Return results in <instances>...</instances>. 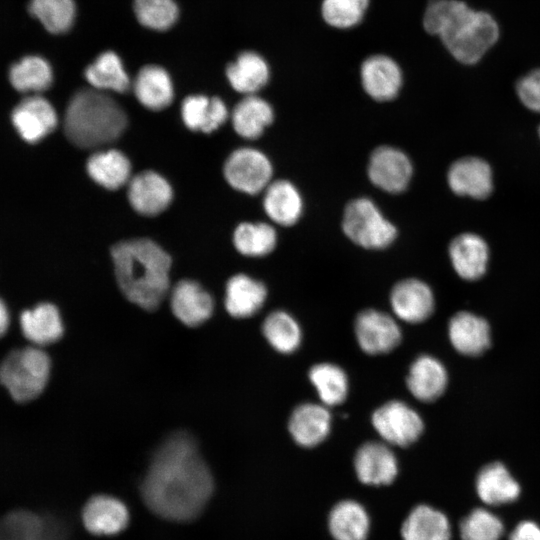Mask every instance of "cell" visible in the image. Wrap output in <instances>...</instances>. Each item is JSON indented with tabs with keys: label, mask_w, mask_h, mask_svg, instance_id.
Masks as SVG:
<instances>
[{
	"label": "cell",
	"mask_w": 540,
	"mask_h": 540,
	"mask_svg": "<svg viewBox=\"0 0 540 540\" xmlns=\"http://www.w3.org/2000/svg\"><path fill=\"white\" fill-rule=\"evenodd\" d=\"M124 109L104 91L82 89L70 99L63 120L66 137L74 145L92 149L121 136L127 126Z\"/></svg>",
	"instance_id": "4"
},
{
	"label": "cell",
	"mask_w": 540,
	"mask_h": 540,
	"mask_svg": "<svg viewBox=\"0 0 540 540\" xmlns=\"http://www.w3.org/2000/svg\"><path fill=\"white\" fill-rule=\"evenodd\" d=\"M111 258L124 296L145 310L156 309L169 290V254L151 239L137 238L115 244Z\"/></svg>",
	"instance_id": "3"
},
{
	"label": "cell",
	"mask_w": 540,
	"mask_h": 540,
	"mask_svg": "<svg viewBox=\"0 0 540 540\" xmlns=\"http://www.w3.org/2000/svg\"><path fill=\"white\" fill-rule=\"evenodd\" d=\"M269 67L257 53H241L226 69L232 88L242 94L252 95L262 89L269 80Z\"/></svg>",
	"instance_id": "34"
},
{
	"label": "cell",
	"mask_w": 540,
	"mask_h": 540,
	"mask_svg": "<svg viewBox=\"0 0 540 540\" xmlns=\"http://www.w3.org/2000/svg\"><path fill=\"white\" fill-rule=\"evenodd\" d=\"M448 374L444 365L435 357L427 354L418 356L410 365L406 386L417 400L432 402L445 391Z\"/></svg>",
	"instance_id": "21"
},
{
	"label": "cell",
	"mask_w": 540,
	"mask_h": 540,
	"mask_svg": "<svg viewBox=\"0 0 540 540\" xmlns=\"http://www.w3.org/2000/svg\"><path fill=\"white\" fill-rule=\"evenodd\" d=\"M223 173L234 189L255 195L263 192L272 181L273 166L262 151L243 147L228 156Z\"/></svg>",
	"instance_id": "9"
},
{
	"label": "cell",
	"mask_w": 540,
	"mask_h": 540,
	"mask_svg": "<svg viewBox=\"0 0 540 540\" xmlns=\"http://www.w3.org/2000/svg\"><path fill=\"white\" fill-rule=\"evenodd\" d=\"M170 304L173 314L186 326L196 327L213 312L211 295L196 281L184 279L172 289Z\"/></svg>",
	"instance_id": "18"
},
{
	"label": "cell",
	"mask_w": 540,
	"mask_h": 540,
	"mask_svg": "<svg viewBox=\"0 0 540 540\" xmlns=\"http://www.w3.org/2000/svg\"><path fill=\"white\" fill-rule=\"evenodd\" d=\"M476 491L483 503L500 506L516 501L521 488L502 463L494 462L484 466L478 473Z\"/></svg>",
	"instance_id": "26"
},
{
	"label": "cell",
	"mask_w": 540,
	"mask_h": 540,
	"mask_svg": "<svg viewBox=\"0 0 540 540\" xmlns=\"http://www.w3.org/2000/svg\"><path fill=\"white\" fill-rule=\"evenodd\" d=\"M181 116L190 130L211 133L225 123L228 110L218 97L191 95L182 102Z\"/></svg>",
	"instance_id": "31"
},
{
	"label": "cell",
	"mask_w": 540,
	"mask_h": 540,
	"mask_svg": "<svg viewBox=\"0 0 540 540\" xmlns=\"http://www.w3.org/2000/svg\"><path fill=\"white\" fill-rule=\"evenodd\" d=\"M51 369L48 355L37 346L11 351L0 364V382L10 396L23 403L35 399L47 385Z\"/></svg>",
	"instance_id": "5"
},
{
	"label": "cell",
	"mask_w": 540,
	"mask_h": 540,
	"mask_svg": "<svg viewBox=\"0 0 540 540\" xmlns=\"http://www.w3.org/2000/svg\"><path fill=\"white\" fill-rule=\"evenodd\" d=\"M273 120L274 111L271 105L255 94L241 99L231 115L235 132L249 140L259 138Z\"/></svg>",
	"instance_id": "33"
},
{
	"label": "cell",
	"mask_w": 540,
	"mask_h": 540,
	"mask_svg": "<svg viewBox=\"0 0 540 540\" xmlns=\"http://www.w3.org/2000/svg\"><path fill=\"white\" fill-rule=\"evenodd\" d=\"M308 377L325 406H337L346 400L349 381L340 366L330 362L317 363L310 368Z\"/></svg>",
	"instance_id": "36"
},
{
	"label": "cell",
	"mask_w": 540,
	"mask_h": 540,
	"mask_svg": "<svg viewBox=\"0 0 540 540\" xmlns=\"http://www.w3.org/2000/svg\"><path fill=\"white\" fill-rule=\"evenodd\" d=\"M0 540H71V527L59 512L15 508L0 516Z\"/></svg>",
	"instance_id": "7"
},
{
	"label": "cell",
	"mask_w": 540,
	"mask_h": 540,
	"mask_svg": "<svg viewBox=\"0 0 540 540\" xmlns=\"http://www.w3.org/2000/svg\"><path fill=\"white\" fill-rule=\"evenodd\" d=\"M508 540H540V526L534 521H521L514 527Z\"/></svg>",
	"instance_id": "45"
},
{
	"label": "cell",
	"mask_w": 540,
	"mask_h": 540,
	"mask_svg": "<svg viewBox=\"0 0 540 540\" xmlns=\"http://www.w3.org/2000/svg\"><path fill=\"white\" fill-rule=\"evenodd\" d=\"M266 298V286L246 274L234 275L227 282L225 307L235 318L253 316L262 308Z\"/></svg>",
	"instance_id": "27"
},
{
	"label": "cell",
	"mask_w": 540,
	"mask_h": 540,
	"mask_svg": "<svg viewBox=\"0 0 540 540\" xmlns=\"http://www.w3.org/2000/svg\"><path fill=\"white\" fill-rule=\"evenodd\" d=\"M365 92L376 101L394 99L402 86V72L388 56L374 55L367 58L360 70Z\"/></svg>",
	"instance_id": "17"
},
{
	"label": "cell",
	"mask_w": 540,
	"mask_h": 540,
	"mask_svg": "<svg viewBox=\"0 0 540 540\" xmlns=\"http://www.w3.org/2000/svg\"><path fill=\"white\" fill-rule=\"evenodd\" d=\"M354 331L361 350L369 355L386 354L401 342L402 332L397 321L376 309H365L355 319Z\"/></svg>",
	"instance_id": "11"
},
{
	"label": "cell",
	"mask_w": 540,
	"mask_h": 540,
	"mask_svg": "<svg viewBox=\"0 0 540 540\" xmlns=\"http://www.w3.org/2000/svg\"><path fill=\"white\" fill-rule=\"evenodd\" d=\"M447 181L454 193L476 199L488 197L493 189L490 166L476 157L455 161L448 170Z\"/></svg>",
	"instance_id": "19"
},
{
	"label": "cell",
	"mask_w": 540,
	"mask_h": 540,
	"mask_svg": "<svg viewBox=\"0 0 540 540\" xmlns=\"http://www.w3.org/2000/svg\"><path fill=\"white\" fill-rule=\"evenodd\" d=\"M12 123L20 136L35 143L50 134L57 126L58 116L53 105L40 95L24 98L13 110Z\"/></svg>",
	"instance_id": "14"
},
{
	"label": "cell",
	"mask_w": 540,
	"mask_h": 540,
	"mask_svg": "<svg viewBox=\"0 0 540 540\" xmlns=\"http://www.w3.org/2000/svg\"><path fill=\"white\" fill-rule=\"evenodd\" d=\"M367 175L371 183L379 189L398 194L408 187L413 166L405 152L393 146L382 145L372 151Z\"/></svg>",
	"instance_id": "10"
},
{
	"label": "cell",
	"mask_w": 540,
	"mask_h": 540,
	"mask_svg": "<svg viewBox=\"0 0 540 540\" xmlns=\"http://www.w3.org/2000/svg\"><path fill=\"white\" fill-rule=\"evenodd\" d=\"M502 520L485 508H475L459 524L462 540H500L504 534Z\"/></svg>",
	"instance_id": "41"
},
{
	"label": "cell",
	"mask_w": 540,
	"mask_h": 540,
	"mask_svg": "<svg viewBox=\"0 0 540 540\" xmlns=\"http://www.w3.org/2000/svg\"><path fill=\"white\" fill-rule=\"evenodd\" d=\"M236 250L244 256L262 257L271 253L277 245V232L264 222L240 223L233 233Z\"/></svg>",
	"instance_id": "39"
},
{
	"label": "cell",
	"mask_w": 540,
	"mask_h": 540,
	"mask_svg": "<svg viewBox=\"0 0 540 540\" xmlns=\"http://www.w3.org/2000/svg\"><path fill=\"white\" fill-rule=\"evenodd\" d=\"M328 408L322 403L311 402L294 408L288 420V430L299 446L312 448L326 440L331 430Z\"/></svg>",
	"instance_id": "16"
},
{
	"label": "cell",
	"mask_w": 540,
	"mask_h": 540,
	"mask_svg": "<svg viewBox=\"0 0 540 540\" xmlns=\"http://www.w3.org/2000/svg\"><path fill=\"white\" fill-rule=\"evenodd\" d=\"M425 30L438 36L449 53L463 64H475L499 38L494 17L461 0H430L423 16Z\"/></svg>",
	"instance_id": "2"
},
{
	"label": "cell",
	"mask_w": 540,
	"mask_h": 540,
	"mask_svg": "<svg viewBox=\"0 0 540 540\" xmlns=\"http://www.w3.org/2000/svg\"><path fill=\"white\" fill-rule=\"evenodd\" d=\"M10 317L6 304L0 298V337H2L9 327Z\"/></svg>",
	"instance_id": "46"
},
{
	"label": "cell",
	"mask_w": 540,
	"mask_h": 540,
	"mask_svg": "<svg viewBox=\"0 0 540 540\" xmlns=\"http://www.w3.org/2000/svg\"><path fill=\"white\" fill-rule=\"evenodd\" d=\"M262 332L268 343L279 353H293L301 345V327L287 311L271 312L262 324Z\"/></svg>",
	"instance_id": "38"
},
{
	"label": "cell",
	"mask_w": 540,
	"mask_h": 540,
	"mask_svg": "<svg viewBox=\"0 0 540 540\" xmlns=\"http://www.w3.org/2000/svg\"><path fill=\"white\" fill-rule=\"evenodd\" d=\"M449 257L455 272L465 280H476L486 271L489 251L486 242L473 233L455 237L449 245Z\"/></svg>",
	"instance_id": "24"
},
{
	"label": "cell",
	"mask_w": 540,
	"mask_h": 540,
	"mask_svg": "<svg viewBox=\"0 0 540 540\" xmlns=\"http://www.w3.org/2000/svg\"><path fill=\"white\" fill-rule=\"evenodd\" d=\"M81 516L86 530L96 535L117 534L129 521L124 503L108 495L91 497L84 505Z\"/></svg>",
	"instance_id": "20"
},
{
	"label": "cell",
	"mask_w": 540,
	"mask_h": 540,
	"mask_svg": "<svg viewBox=\"0 0 540 540\" xmlns=\"http://www.w3.org/2000/svg\"><path fill=\"white\" fill-rule=\"evenodd\" d=\"M403 540H451V524L442 511L428 505H416L402 522Z\"/></svg>",
	"instance_id": "25"
},
{
	"label": "cell",
	"mask_w": 540,
	"mask_h": 540,
	"mask_svg": "<svg viewBox=\"0 0 540 540\" xmlns=\"http://www.w3.org/2000/svg\"><path fill=\"white\" fill-rule=\"evenodd\" d=\"M342 230L354 244L371 250L389 247L397 237V228L372 199L359 197L345 207Z\"/></svg>",
	"instance_id": "6"
},
{
	"label": "cell",
	"mask_w": 540,
	"mask_h": 540,
	"mask_svg": "<svg viewBox=\"0 0 540 540\" xmlns=\"http://www.w3.org/2000/svg\"><path fill=\"white\" fill-rule=\"evenodd\" d=\"M448 336L456 351L467 356L485 352L491 343L487 321L471 312H458L449 321Z\"/></svg>",
	"instance_id": "22"
},
{
	"label": "cell",
	"mask_w": 540,
	"mask_h": 540,
	"mask_svg": "<svg viewBox=\"0 0 540 540\" xmlns=\"http://www.w3.org/2000/svg\"><path fill=\"white\" fill-rule=\"evenodd\" d=\"M369 0H323L321 12L327 24L335 28H350L358 24Z\"/></svg>",
	"instance_id": "43"
},
{
	"label": "cell",
	"mask_w": 540,
	"mask_h": 540,
	"mask_svg": "<svg viewBox=\"0 0 540 540\" xmlns=\"http://www.w3.org/2000/svg\"><path fill=\"white\" fill-rule=\"evenodd\" d=\"M539 135H540V127H539Z\"/></svg>",
	"instance_id": "47"
},
{
	"label": "cell",
	"mask_w": 540,
	"mask_h": 540,
	"mask_svg": "<svg viewBox=\"0 0 540 540\" xmlns=\"http://www.w3.org/2000/svg\"><path fill=\"white\" fill-rule=\"evenodd\" d=\"M212 491L211 472L196 442L185 432L170 435L159 446L141 485L148 508L178 522L197 517Z\"/></svg>",
	"instance_id": "1"
},
{
	"label": "cell",
	"mask_w": 540,
	"mask_h": 540,
	"mask_svg": "<svg viewBox=\"0 0 540 540\" xmlns=\"http://www.w3.org/2000/svg\"><path fill=\"white\" fill-rule=\"evenodd\" d=\"M327 525L334 540H367L370 517L362 504L346 499L332 507Z\"/></svg>",
	"instance_id": "28"
},
{
	"label": "cell",
	"mask_w": 540,
	"mask_h": 540,
	"mask_svg": "<svg viewBox=\"0 0 540 540\" xmlns=\"http://www.w3.org/2000/svg\"><path fill=\"white\" fill-rule=\"evenodd\" d=\"M372 425L390 446L407 447L418 440L424 430L420 414L407 403L391 400L372 414Z\"/></svg>",
	"instance_id": "8"
},
{
	"label": "cell",
	"mask_w": 540,
	"mask_h": 540,
	"mask_svg": "<svg viewBox=\"0 0 540 540\" xmlns=\"http://www.w3.org/2000/svg\"><path fill=\"white\" fill-rule=\"evenodd\" d=\"M134 12L143 26L160 31L169 29L179 14L174 0H134Z\"/></svg>",
	"instance_id": "42"
},
{
	"label": "cell",
	"mask_w": 540,
	"mask_h": 540,
	"mask_svg": "<svg viewBox=\"0 0 540 540\" xmlns=\"http://www.w3.org/2000/svg\"><path fill=\"white\" fill-rule=\"evenodd\" d=\"M358 480L365 485H390L398 475V461L389 444L368 441L362 444L354 457Z\"/></svg>",
	"instance_id": "12"
},
{
	"label": "cell",
	"mask_w": 540,
	"mask_h": 540,
	"mask_svg": "<svg viewBox=\"0 0 540 540\" xmlns=\"http://www.w3.org/2000/svg\"><path fill=\"white\" fill-rule=\"evenodd\" d=\"M133 90L137 100L147 109L159 111L169 106L174 97L173 84L160 66H144L137 74Z\"/></svg>",
	"instance_id": "30"
},
{
	"label": "cell",
	"mask_w": 540,
	"mask_h": 540,
	"mask_svg": "<svg viewBox=\"0 0 540 540\" xmlns=\"http://www.w3.org/2000/svg\"><path fill=\"white\" fill-rule=\"evenodd\" d=\"M90 86L100 91L124 93L130 88V79L120 57L106 51L100 54L85 70Z\"/></svg>",
	"instance_id": "35"
},
{
	"label": "cell",
	"mask_w": 540,
	"mask_h": 540,
	"mask_svg": "<svg viewBox=\"0 0 540 540\" xmlns=\"http://www.w3.org/2000/svg\"><path fill=\"white\" fill-rule=\"evenodd\" d=\"M263 192L264 211L275 224L292 226L298 222L304 203L295 184L285 179L271 181Z\"/></svg>",
	"instance_id": "23"
},
{
	"label": "cell",
	"mask_w": 540,
	"mask_h": 540,
	"mask_svg": "<svg viewBox=\"0 0 540 540\" xmlns=\"http://www.w3.org/2000/svg\"><path fill=\"white\" fill-rule=\"evenodd\" d=\"M86 169L93 181L109 190L119 189L131 179L130 161L116 149L93 153L87 160Z\"/></svg>",
	"instance_id": "32"
},
{
	"label": "cell",
	"mask_w": 540,
	"mask_h": 540,
	"mask_svg": "<svg viewBox=\"0 0 540 540\" xmlns=\"http://www.w3.org/2000/svg\"><path fill=\"white\" fill-rule=\"evenodd\" d=\"M517 95L528 109L540 112V69H535L519 79Z\"/></svg>",
	"instance_id": "44"
},
{
	"label": "cell",
	"mask_w": 540,
	"mask_h": 540,
	"mask_svg": "<svg viewBox=\"0 0 540 540\" xmlns=\"http://www.w3.org/2000/svg\"><path fill=\"white\" fill-rule=\"evenodd\" d=\"M29 11L47 31L61 34L72 27L76 5L74 0H30Z\"/></svg>",
	"instance_id": "40"
},
{
	"label": "cell",
	"mask_w": 540,
	"mask_h": 540,
	"mask_svg": "<svg viewBox=\"0 0 540 540\" xmlns=\"http://www.w3.org/2000/svg\"><path fill=\"white\" fill-rule=\"evenodd\" d=\"M390 305L394 315L407 323L427 320L434 311V294L427 283L416 278L397 282L390 292Z\"/></svg>",
	"instance_id": "13"
},
{
	"label": "cell",
	"mask_w": 540,
	"mask_h": 540,
	"mask_svg": "<svg viewBox=\"0 0 540 540\" xmlns=\"http://www.w3.org/2000/svg\"><path fill=\"white\" fill-rule=\"evenodd\" d=\"M20 326L25 338L36 346L52 344L63 334L60 313L51 303H41L23 311Z\"/></svg>",
	"instance_id": "29"
},
{
	"label": "cell",
	"mask_w": 540,
	"mask_h": 540,
	"mask_svg": "<svg viewBox=\"0 0 540 540\" xmlns=\"http://www.w3.org/2000/svg\"><path fill=\"white\" fill-rule=\"evenodd\" d=\"M127 196L132 208L139 214L155 216L170 205L173 190L160 174L143 171L129 180Z\"/></svg>",
	"instance_id": "15"
},
{
	"label": "cell",
	"mask_w": 540,
	"mask_h": 540,
	"mask_svg": "<svg viewBox=\"0 0 540 540\" xmlns=\"http://www.w3.org/2000/svg\"><path fill=\"white\" fill-rule=\"evenodd\" d=\"M9 80L19 92L39 93L51 86L53 71L43 57L28 55L11 66Z\"/></svg>",
	"instance_id": "37"
}]
</instances>
